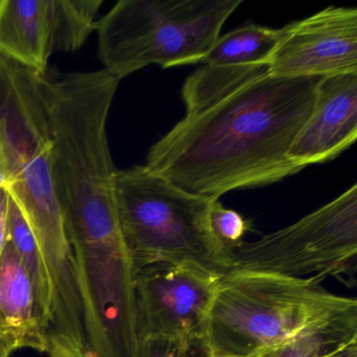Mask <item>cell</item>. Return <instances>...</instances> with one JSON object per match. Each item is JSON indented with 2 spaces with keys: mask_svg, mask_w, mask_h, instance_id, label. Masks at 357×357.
<instances>
[{
  "mask_svg": "<svg viewBox=\"0 0 357 357\" xmlns=\"http://www.w3.org/2000/svg\"><path fill=\"white\" fill-rule=\"evenodd\" d=\"M323 78L273 76L268 66L199 68L183 84L185 116L145 166L192 195L219 199L303 170L288 158Z\"/></svg>",
  "mask_w": 357,
  "mask_h": 357,
  "instance_id": "obj_1",
  "label": "cell"
},
{
  "mask_svg": "<svg viewBox=\"0 0 357 357\" xmlns=\"http://www.w3.org/2000/svg\"><path fill=\"white\" fill-rule=\"evenodd\" d=\"M323 279L225 273L208 317V350L245 357L310 332L357 334V301L328 291Z\"/></svg>",
  "mask_w": 357,
  "mask_h": 357,
  "instance_id": "obj_2",
  "label": "cell"
},
{
  "mask_svg": "<svg viewBox=\"0 0 357 357\" xmlns=\"http://www.w3.org/2000/svg\"><path fill=\"white\" fill-rule=\"evenodd\" d=\"M242 0H121L97 22L104 70L118 80L148 66L200 63Z\"/></svg>",
  "mask_w": 357,
  "mask_h": 357,
  "instance_id": "obj_3",
  "label": "cell"
},
{
  "mask_svg": "<svg viewBox=\"0 0 357 357\" xmlns=\"http://www.w3.org/2000/svg\"><path fill=\"white\" fill-rule=\"evenodd\" d=\"M116 212L135 273L155 263L189 262L225 275L231 255L213 235V198L192 195L146 166L116 171Z\"/></svg>",
  "mask_w": 357,
  "mask_h": 357,
  "instance_id": "obj_4",
  "label": "cell"
},
{
  "mask_svg": "<svg viewBox=\"0 0 357 357\" xmlns=\"http://www.w3.org/2000/svg\"><path fill=\"white\" fill-rule=\"evenodd\" d=\"M0 146L10 173L7 192L37 240L66 235L53 174L47 73L0 56Z\"/></svg>",
  "mask_w": 357,
  "mask_h": 357,
  "instance_id": "obj_5",
  "label": "cell"
},
{
  "mask_svg": "<svg viewBox=\"0 0 357 357\" xmlns=\"http://www.w3.org/2000/svg\"><path fill=\"white\" fill-rule=\"evenodd\" d=\"M290 278L334 277L356 285L357 185L296 222L244 241L231 252L229 271Z\"/></svg>",
  "mask_w": 357,
  "mask_h": 357,
  "instance_id": "obj_6",
  "label": "cell"
},
{
  "mask_svg": "<svg viewBox=\"0 0 357 357\" xmlns=\"http://www.w3.org/2000/svg\"><path fill=\"white\" fill-rule=\"evenodd\" d=\"M222 277L189 262L155 263L137 271L139 340L158 337L206 344L208 317Z\"/></svg>",
  "mask_w": 357,
  "mask_h": 357,
  "instance_id": "obj_7",
  "label": "cell"
},
{
  "mask_svg": "<svg viewBox=\"0 0 357 357\" xmlns=\"http://www.w3.org/2000/svg\"><path fill=\"white\" fill-rule=\"evenodd\" d=\"M103 0H0V56L47 74L55 52L73 53L97 30Z\"/></svg>",
  "mask_w": 357,
  "mask_h": 357,
  "instance_id": "obj_8",
  "label": "cell"
},
{
  "mask_svg": "<svg viewBox=\"0 0 357 357\" xmlns=\"http://www.w3.org/2000/svg\"><path fill=\"white\" fill-rule=\"evenodd\" d=\"M268 63L273 76L329 78L357 73V9L328 7L283 26Z\"/></svg>",
  "mask_w": 357,
  "mask_h": 357,
  "instance_id": "obj_9",
  "label": "cell"
},
{
  "mask_svg": "<svg viewBox=\"0 0 357 357\" xmlns=\"http://www.w3.org/2000/svg\"><path fill=\"white\" fill-rule=\"evenodd\" d=\"M357 137V73L323 78L288 158L301 168L337 158Z\"/></svg>",
  "mask_w": 357,
  "mask_h": 357,
  "instance_id": "obj_10",
  "label": "cell"
},
{
  "mask_svg": "<svg viewBox=\"0 0 357 357\" xmlns=\"http://www.w3.org/2000/svg\"><path fill=\"white\" fill-rule=\"evenodd\" d=\"M47 317L22 259L8 241L0 257V357L47 350Z\"/></svg>",
  "mask_w": 357,
  "mask_h": 357,
  "instance_id": "obj_11",
  "label": "cell"
},
{
  "mask_svg": "<svg viewBox=\"0 0 357 357\" xmlns=\"http://www.w3.org/2000/svg\"><path fill=\"white\" fill-rule=\"evenodd\" d=\"M283 29L246 24L219 36L200 63L211 68L268 66Z\"/></svg>",
  "mask_w": 357,
  "mask_h": 357,
  "instance_id": "obj_12",
  "label": "cell"
},
{
  "mask_svg": "<svg viewBox=\"0 0 357 357\" xmlns=\"http://www.w3.org/2000/svg\"><path fill=\"white\" fill-rule=\"evenodd\" d=\"M8 241L12 244L22 259L31 281L36 290L39 303L47 317L50 304V286L43 257L39 250L36 237L29 225L24 213L10 196L9 215H8Z\"/></svg>",
  "mask_w": 357,
  "mask_h": 357,
  "instance_id": "obj_13",
  "label": "cell"
},
{
  "mask_svg": "<svg viewBox=\"0 0 357 357\" xmlns=\"http://www.w3.org/2000/svg\"><path fill=\"white\" fill-rule=\"evenodd\" d=\"M354 340H357V334L310 332L264 351L259 357H326Z\"/></svg>",
  "mask_w": 357,
  "mask_h": 357,
  "instance_id": "obj_14",
  "label": "cell"
},
{
  "mask_svg": "<svg viewBox=\"0 0 357 357\" xmlns=\"http://www.w3.org/2000/svg\"><path fill=\"white\" fill-rule=\"evenodd\" d=\"M208 220L213 235L231 255L243 243L244 236L250 231V221L236 211L225 208L219 199L213 202Z\"/></svg>",
  "mask_w": 357,
  "mask_h": 357,
  "instance_id": "obj_15",
  "label": "cell"
},
{
  "mask_svg": "<svg viewBox=\"0 0 357 357\" xmlns=\"http://www.w3.org/2000/svg\"><path fill=\"white\" fill-rule=\"evenodd\" d=\"M204 342H188L167 338H139L137 357H208Z\"/></svg>",
  "mask_w": 357,
  "mask_h": 357,
  "instance_id": "obj_16",
  "label": "cell"
},
{
  "mask_svg": "<svg viewBox=\"0 0 357 357\" xmlns=\"http://www.w3.org/2000/svg\"><path fill=\"white\" fill-rule=\"evenodd\" d=\"M10 195L7 190H0V257L8 243V215Z\"/></svg>",
  "mask_w": 357,
  "mask_h": 357,
  "instance_id": "obj_17",
  "label": "cell"
},
{
  "mask_svg": "<svg viewBox=\"0 0 357 357\" xmlns=\"http://www.w3.org/2000/svg\"><path fill=\"white\" fill-rule=\"evenodd\" d=\"M10 185V173L8 169L7 160L3 148L0 146V190H7Z\"/></svg>",
  "mask_w": 357,
  "mask_h": 357,
  "instance_id": "obj_18",
  "label": "cell"
},
{
  "mask_svg": "<svg viewBox=\"0 0 357 357\" xmlns=\"http://www.w3.org/2000/svg\"><path fill=\"white\" fill-rule=\"evenodd\" d=\"M326 357H357V340L340 347Z\"/></svg>",
  "mask_w": 357,
  "mask_h": 357,
  "instance_id": "obj_19",
  "label": "cell"
},
{
  "mask_svg": "<svg viewBox=\"0 0 357 357\" xmlns=\"http://www.w3.org/2000/svg\"><path fill=\"white\" fill-rule=\"evenodd\" d=\"M208 357H241V356H229V355H214L211 353L210 356ZM245 357H259V355H250V356Z\"/></svg>",
  "mask_w": 357,
  "mask_h": 357,
  "instance_id": "obj_20",
  "label": "cell"
}]
</instances>
